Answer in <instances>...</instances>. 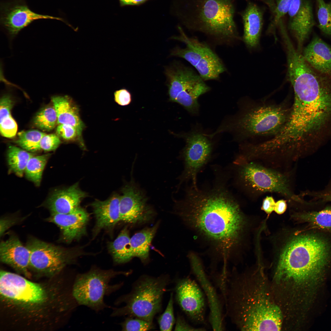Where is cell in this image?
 I'll use <instances>...</instances> for the list:
<instances>
[{"label":"cell","mask_w":331,"mask_h":331,"mask_svg":"<svg viewBox=\"0 0 331 331\" xmlns=\"http://www.w3.org/2000/svg\"><path fill=\"white\" fill-rule=\"evenodd\" d=\"M186 196L181 205L182 217L215 247L226 263L238 245L246 226L239 204L221 185L207 190L192 186Z\"/></svg>","instance_id":"1"},{"label":"cell","mask_w":331,"mask_h":331,"mask_svg":"<svg viewBox=\"0 0 331 331\" xmlns=\"http://www.w3.org/2000/svg\"><path fill=\"white\" fill-rule=\"evenodd\" d=\"M259 265L253 270L233 269L228 276L225 301L231 322L242 331H280L283 317L270 278Z\"/></svg>","instance_id":"2"},{"label":"cell","mask_w":331,"mask_h":331,"mask_svg":"<svg viewBox=\"0 0 331 331\" xmlns=\"http://www.w3.org/2000/svg\"><path fill=\"white\" fill-rule=\"evenodd\" d=\"M329 243L316 235L296 232L280 249L271 279L274 296L280 305L293 304L308 282L322 270L331 255Z\"/></svg>","instance_id":"3"},{"label":"cell","mask_w":331,"mask_h":331,"mask_svg":"<svg viewBox=\"0 0 331 331\" xmlns=\"http://www.w3.org/2000/svg\"><path fill=\"white\" fill-rule=\"evenodd\" d=\"M287 69L294 101L280 133L289 142L302 143L331 114V76L317 71L303 59L293 62Z\"/></svg>","instance_id":"4"},{"label":"cell","mask_w":331,"mask_h":331,"mask_svg":"<svg viewBox=\"0 0 331 331\" xmlns=\"http://www.w3.org/2000/svg\"><path fill=\"white\" fill-rule=\"evenodd\" d=\"M185 25L219 44L231 45L238 39L232 0H186Z\"/></svg>","instance_id":"5"},{"label":"cell","mask_w":331,"mask_h":331,"mask_svg":"<svg viewBox=\"0 0 331 331\" xmlns=\"http://www.w3.org/2000/svg\"><path fill=\"white\" fill-rule=\"evenodd\" d=\"M284 104L262 103L243 107L235 115L225 120L216 130L210 134L229 132L235 140L277 134L287 121L291 111Z\"/></svg>","instance_id":"6"},{"label":"cell","mask_w":331,"mask_h":331,"mask_svg":"<svg viewBox=\"0 0 331 331\" xmlns=\"http://www.w3.org/2000/svg\"><path fill=\"white\" fill-rule=\"evenodd\" d=\"M235 164L240 185L249 197L256 198L267 193H275L291 204L304 202L300 194L294 192V167L289 170H283L238 158Z\"/></svg>","instance_id":"7"},{"label":"cell","mask_w":331,"mask_h":331,"mask_svg":"<svg viewBox=\"0 0 331 331\" xmlns=\"http://www.w3.org/2000/svg\"><path fill=\"white\" fill-rule=\"evenodd\" d=\"M169 282L167 275L157 277L143 275L133 285L131 291L119 297L115 302L125 305L113 308L111 316H127L152 322L161 310L163 295Z\"/></svg>","instance_id":"8"},{"label":"cell","mask_w":331,"mask_h":331,"mask_svg":"<svg viewBox=\"0 0 331 331\" xmlns=\"http://www.w3.org/2000/svg\"><path fill=\"white\" fill-rule=\"evenodd\" d=\"M130 272L93 267L76 276L72 287L73 298L78 305L96 311L102 310L108 307L104 301V297L116 291L123 285V283L111 285V280L118 275L127 276Z\"/></svg>","instance_id":"9"},{"label":"cell","mask_w":331,"mask_h":331,"mask_svg":"<svg viewBox=\"0 0 331 331\" xmlns=\"http://www.w3.org/2000/svg\"><path fill=\"white\" fill-rule=\"evenodd\" d=\"M180 35L173 39L184 43V48L177 47L173 50L172 56L183 58L196 70L205 81L218 80L226 68L222 60L210 46L196 37L188 36L180 27Z\"/></svg>","instance_id":"10"},{"label":"cell","mask_w":331,"mask_h":331,"mask_svg":"<svg viewBox=\"0 0 331 331\" xmlns=\"http://www.w3.org/2000/svg\"><path fill=\"white\" fill-rule=\"evenodd\" d=\"M27 247L30 252L29 267L47 274L59 272L74 258L69 250L36 239L30 240Z\"/></svg>","instance_id":"11"},{"label":"cell","mask_w":331,"mask_h":331,"mask_svg":"<svg viewBox=\"0 0 331 331\" xmlns=\"http://www.w3.org/2000/svg\"><path fill=\"white\" fill-rule=\"evenodd\" d=\"M165 73L171 101L175 102L177 97L201 95L210 89L197 72L182 64L167 67Z\"/></svg>","instance_id":"12"},{"label":"cell","mask_w":331,"mask_h":331,"mask_svg":"<svg viewBox=\"0 0 331 331\" xmlns=\"http://www.w3.org/2000/svg\"><path fill=\"white\" fill-rule=\"evenodd\" d=\"M41 19L63 21L60 17L37 13L31 10L25 0L3 1L0 3V25L10 42L23 29Z\"/></svg>","instance_id":"13"},{"label":"cell","mask_w":331,"mask_h":331,"mask_svg":"<svg viewBox=\"0 0 331 331\" xmlns=\"http://www.w3.org/2000/svg\"><path fill=\"white\" fill-rule=\"evenodd\" d=\"M185 139L183 177L184 180L191 181L192 186L196 188L197 175L211 157L212 145L205 134L199 131L192 132L186 137Z\"/></svg>","instance_id":"14"},{"label":"cell","mask_w":331,"mask_h":331,"mask_svg":"<svg viewBox=\"0 0 331 331\" xmlns=\"http://www.w3.org/2000/svg\"><path fill=\"white\" fill-rule=\"evenodd\" d=\"M176 298L182 310L194 324H206V299L202 288L188 277L179 279L176 287Z\"/></svg>","instance_id":"15"},{"label":"cell","mask_w":331,"mask_h":331,"mask_svg":"<svg viewBox=\"0 0 331 331\" xmlns=\"http://www.w3.org/2000/svg\"><path fill=\"white\" fill-rule=\"evenodd\" d=\"M0 292L6 299L26 304L40 303L45 298L44 290L39 284L4 271L0 272Z\"/></svg>","instance_id":"16"},{"label":"cell","mask_w":331,"mask_h":331,"mask_svg":"<svg viewBox=\"0 0 331 331\" xmlns=\"http://www.w3.org/2000/svg\"><path fill=\"white\" fill-rule=\"evenodd\" d=\"M192 272L200 285L208 302L209 308V320L212 329L214 331L224 330L222 307L219 297L216 290L209 280L201 261L193 253L188 255Z\"/></svg>","instance_id":"17"},{"label":"cell","mask_w":331,"mask_h":331,"mask_svg":"<svg viewBox=\"0 0 331 331\" xmlns=\"http://www.w3.org/2000/svg\"><path fill=\"white\" fill-rule=\"evenodd\" d=\"M119 209L120 220L132 223L145 222L151 218L153 211L142 192L134 184H128L123 189Z\"/></svg>","instance_id":"18"},{"label":"cell","mask_w":331,"mask_h":331,"mask_svg":"<svg viewBox=\"0 0 331 331\" xmlns=\"http://www.w3.org/2000/svg\"><path fill=\"white\" fill-rule=\"evenodd\" d=\"M89 219L88 213L79 207L68 214L51 213L48 220L60 228L64 240L70 242L86 234Z\"/></svg>","instance_id":"19"},{"label":"cell","mask_w":331,"mask_h":331,"mask_svg":"<svg viewBox=\"0 0 331 331\" xmlns=\"http://www.w3.org/2000/svg\"><path fill=\"white\" fill-rule=\"evenodd\" d=\"M287 13L288 29L296 40L297 50L301 52L314 25L311 5L308 1L303 0L298 11H289Z\"/></svg>","instance_id":"20"},{"label":"cell","mask_w":331,"mask_h":331,"mask_svg":"<svg viewBox=\"0 0 331 331\" xmlns=\"http://www.w3.org/2000/svg\"><path fill=\"white\" fill-rule=\"evenodd\" d=\"M0 258L2 262L25 275L28 274L30 252L16 237L11 236L1 243Z\"/></svg>","instance_id":"21"},{"label":"cell","mask_w":331,"mask_h":331,"mask_svg":"<svg viewBox=\"0 0 331 331\" xmlns=\"http://www.w3.org/2000/svg\"><path fill=\"white\" fill-rule=\"evenodd\" d=\"M302 55L313 69L324 74L331 75V47L316 36L303 50Z\"/></svg>","instance_id":"22"},{"label":"cell","mask_w":331,"mask_h":331,"mask_svg":"<svg viewBox=\"0 0 331 331\" xmlns=\"http://www.w3.org/2000/svg\"><path fill=\"white\" fill-rule=\"evenodd\" d=\"M86 196V193L76 183L68 188L54 192L48 199L47 205L51 213L68 214L79 207Z\"/></svg>","instance_id":"23"},{"label":"cell","mask_w":331,"mask_h":331,"mask_svg":"<svg viewBox=\"0 0 331 331\" xmlns=\"http://www.w3.org/2000/svg\"><path fill=\"white\" fill-rule=\"evenodd\" d=\"M244 26L243 40L247 47L252 48L258 44L262 30L263 14L260 8L250 2L242 14Z\"/></svg>","instance_id":"24"},{"label":"cell","mask_w":331,"mask_h":331,"mask_svg":"<svg viewBox=\"0 0 331 331\" xmlns=\"http://www.w3.org/2000/svg\"><path fill=\"white\" fill-rule=\"evenodd\" d=\"M120 197L115 195L105 200H96L92 204L98 230L113 227L121 221Z\"/></svg>","instance_id":"25"},{"label":"cell","mask_w":331,"mask_h":331,"mask_svg":"<svg viewBox=\"0 0 331 331\" xmlns=\"http://www.w3.org/2000/svg\"><path fill=\"white\" fill-rule=\"evenodd\" d=\"M51 101L57 113L58 124L72 126L76 129L78 136L80 137L84 125L78 108L66 96H54L51 97Z\"/></svg>","instance_id":"26"},{"label":"cell","mask_w":331,"mask_h":331,"mask_svg":"<svg viewBox=\"0 0 331 331\" xmlns=\"http://www.w3.org/2000/svg\"><path fill=\"white\" fill-rule=\"evenodd\" d=\"M158 223L152 227L146 228L135 234L130 238V243L133 257L146 261L149 255L150 246L157 231Z\"/></svg>","instance_id":"27"},{"label":"cell","mask_w":331,"mask_h":331,"mask_svg":"<svg viewBox=\"0 0 331 331\" xmlns=\"http://www.w3.org/2000/svg\"><path fill=\"white\" fill-rule=\"evenodd\" d=\"M108 249L116 263L127 262L133 257L130 238L127 228H124L116 238L110 243Z\"/></svg>","instance_id":"28"},{"label":"cell","mask_w":331,"mask_h":331,"mask_svg":"<svg viewBox=\"0 0 331 331\" xmlns=\"http://www.w3.org/2000/svg\"><path fill=\"white\" fill-rule=\"evenodd\" d=\"M295 216L300 221L309 223L314 227L331 231V207L317 211L296 213Z\"/></svg>","instance_id":"29"},{"label":"cell","mask_w":331,"mask_h":331,"mask_svg":"<svg viewBox=\"0 0 331 331\" xmlns=\"http://www.w3.org/2000/svg\"><path fill=\"white\" fill-rule=\"evenodd\" d=\"M33 156L25 150L10 146L7 151V160L10 169L18 176L22 177L29 160Z\"/></svg>","instance_id":"30"},{"label":"cell","mask_w":331,"mask_h":331,"mask_svg":"<svg viewBox=\"0 0 331 331\" xmlns=\"http://www.w3.org/2000/svg\"><path fill=\"white\" fill-rule=\"evenodd\" d=\"M49 155L47 154L33 156L27 164L25 171L26 177L36 185L39 186L40 184L42 173Z\"/></svg>","instance_id":"31"},{"label":"cell","mask_w":331,"mask_h":331,"mask_svg":"<svg viewBox=\"0 0 331 331\" xmlns=\"http://www.w3.org/2000/svg\"><path fill=\"white\" fill-rule=\"evenodd\" d=\"M45 134L36 130L22 131L18 133L15 143L24 150L31 152H36L40 150V143Z\"/></svg>","instance_id":"32"},{"label":"cell","mask_w":331,"mask_h":331,"mask_svg":"<svg viewBox=\"0 0 331 331\" xmlns=\"http://www.w3.org/2000/svg\"><path fill=\"white\" fill-rule=\"evenodd\" d=\"M37 127L45 131L53 130L58 124L57 116L53 106H48L39 112L34 120Z\"/></svg>","instance_id":"33"},{"label":"cell","mask_w":331,"mask_h":331,"mask_svg":"<svg viewBox=\"0 0 331 331\" xmlns=\"http://www.w3.org/2000/svg\"><path fill=\"white\" fill-rule=\"evenodd\" d=\"M318 27L326 36L331 37V1L326 2L324 0H317Z\"/></svg>","instance_id":"34"},{"label":"cell","mask_w":331,"mask_h":331,"mask_svg":"<svg viewBox=\"0 0 331 331\" xmlns=\"http://www.w3.org/2000/svg\"><path fill=\"white\" fill-rule=\"evenodd\" d=\"M160 329L162 331H171L175 321L173 308V294H171L169 300L164 313L158 320Z\"/></svg>","instance_id":"35"},{"label":"cell","mask_w":331,"mask_h":331,"mask_svg":"<svg viewBox=\"0 0 331 331\" xmlns=\"http://www.w3.org/2000/svg\"><path fill=\"white\" fill-rule=\"evenodd\" d=\"M120 325L123 331H146L154 328L152 322L131 317L127 318Z\"/></svg>","instance_id":"36"},{"label":"cell","mask_w":331,"mask_h":331,"mask_svg":"<svg viewBox=\"0 0 331 331\" xmlns=\"http://www.w3.org/2000/svg\"><path fill=\"white\" fill-rule=\"evenodd\" d=\"M293 0H278L274 11L272 26L277 25L279 21L288 12Z\"/></svg>","instance_id":"37"},{"label":"cell","mask_w":331,"mask_h":331,"mask_svg":"<svg viewBox=\"0 0 331 331\" xmlns=\"http://www.w3.org/2000/svg\"><path fill=\"white\" fill-rule=\"evenodd\" d=\"M17 129V123L11 115L0 121V133L4 137H14L16 134Z\"/></svg>","instance_id":"38"},{"label":"cell","mask_w":331,"mask_h":331,"mask_svg":"<svg viewBox=\"0 0 331 331\" xmlns=\"http://www.w3.org/2000/svg\"><path fill=\"white\" fill-rule=\"evenodd\" d=\"M61 143L57 135L55 134H46L42 138L40 143V150L49 151L56 150Z\"/></svg>","instance_id":"39"},{"label":"cell","mask_w":331,"mask_h":331,"mask_svg":"<svg viewBox=\"0 0 331 331\" xmlns=\"http://www.w3.org/2000/svg\"><path fill=\"white\" fill-rule=\"evenodd\" d=\"M56 132L59 137L67 140H74L78 136L76 129L72 126L67 124H58Z\"/></svg>","instance_id":"40"},{"label":"cell","mask_w":331,"mask_h":331,"mask_svg":"<svg viewBox=\"0 0 331 331\" xmlns=\"http://www.w3.org/2000/svg\"><path fill=\"white\" fill-rule=\"evenodd\" d=\"M14 102L10 97L7 95L3 96L0 101V121L11 115V111Z\"/></svg>","instance_id":"41"},{"label":"cell","mask_w":331,"mask_h":331,"mask_svg":"<svg viewBox=\"0 0 331 331\" xmlns=\"http://www.w3.org/2000/svg\"><path fill=\"white\" fill-rule=\"evenodd\" d=\"M306 194L316 200L331 202V181L323 189L317 191H307Z\"/></svg>","instance_id":"42"},{"label":"cell","mask_w":331,"mask_h":331,"mask_svg":"<svg viewBox=\"0 0 331 331\" xmlns=\"http://www.w3.org/2000/svg\"><path fill=\"white\" fill-rule=\"evenodd\" d=\"M114 96L115 102L121 106L128 105L131 101V93L125 89L116 91L114 93Z\"/></svg>","instance_id":"43"},{"label":"cell","mask_w":331,"mask_h":331,"mask_svg":"<svg viewBox=\"0 0 331 331\" xmlns=\"http://www.w3.org/2000/svg\"><path fill=\"white\" fill-rule=\"evenodd\" d=\"M175 331H204L203 327H196L189 324L183 317L179 315L177 317L175 328Z\"/></svg>","instance_id":"44"},{"label":"cell","mask_w":331,"mask_h":331,"mask_svg":"<svg viewBox=\"0 0 331 331\" xmlns=\"http://www.w3.org/2000/svg\"><path fill=\"white\" fill-rule=\"evenodd\" d=\"M276 202L272 196H267L263 200L261 209L268 214L274 211Z\"/></svg>","instance_id":"45"},{"label":"cell","mask_w":331,"mask_h":331,"mask_svg":"<svg viewBox=\"0 0 331 331\" xmlns=\"http://www.w3.org/2000/svg\"><path fill=\"white\" fill-rule=\"evenodd\" d=\"M287 202L286 200L281 199L276 202L274 211L279 215L284 213L287 209Z\"/></svg>","instance_id":"46"},{"label":"cell","mask_w":331,"mask_h":331,"mask_svg":"<svg viewBox=\"0 0 331 331\" xmlns=\"http://www.w3.org/2000/svg\"><path fill=\"white\" fill-rule=\"evenodd\" d=\"M14 223L13 221L8 219H2L0 221V235L2 234L10 226Z\"/></svg>","instance_id":"47"},{"label":"cell","mask_w":331,"mask_h":331,"mask_svg":"<svg viewBox=\"0 0 331 331\" xmlns=\"http://www.w3.org/2000/svg\"><path fill=\"white\" fill-rule=\"evenodd\" d=\"M148 0H119L122 6L136 5L141 4Z\"/></svg>","instance_id":"48"}]
</instances>
